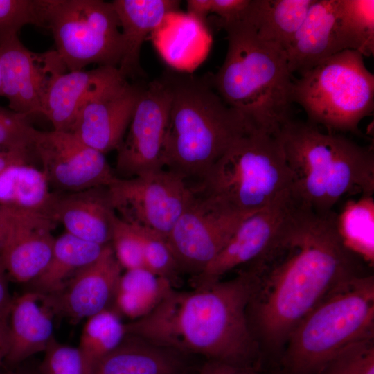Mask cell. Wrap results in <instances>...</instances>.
Wrapping results in <instances>:
<instances>
[{"label":"cell","instance_id":"cell-1","mask_svg":"<svg viewBox=\"0 0 374 374\" xmlns=\"http://www.w3.org/2000/svg\"><path fill=\"white\" fill-rule=\"evenodd\" d=\"M336 215L304 208L282 241L249 266L257 276L249 324L257 341L270 350L285 346L298 323L338 285L366 274L361 258L343 242Z\"/></svg>","mask_w":374,"mask_h":374},{"label":"cell","instance_id":"cell-2","mask_svg":"<svg viewBox=\"0 0 374 374\" xmlns=\"http://www.w3.org/2000/svg\"><path fill=\"white\" fill-rule=\"evenodd\" d=\"M256 285L247 268L191 291L172 289L148 315L125 323L127 334L206 360L258 368L260 346L248 318Z\"/></svg>","mask_w":374,"mask_h":374},{"label":"cell","instance_id":"cell-3","mask_svg":"<svg viewBox=\"0 0 374 374\" xmlns=\"http://www.w3.org/2000/svg\"><path fill=\"white\" fill-rule=\"evenodd\" d=\"M220 25L227 34L226 54L218 71L206 77L252 129L277 135L292 119L294 80L285 51L260 39L242 17Z\"/></svg>","mask_w":374,"mask_h":374},{"label":"cell","instance_id":"cell-4","mask_svg":"<svg viewBox=\"0 0 374 374\" xmlns=\"http://www.w3.org/2000/svg\"><path fill=\"white\" fill-rule=\"evenodd\" d=\"M161 77L171 92L163 166L191 185L253 129L224 102L206 75L167 69Z\"/></svg>","mask_w":374,"mask_h":374},{"label":"cell","instance_id":"cell-5","mask_svg":"<svg viewBox=\"0 0 374 374\" xmlns=\"http://www.w3.org/2000/svg\"><path fill=\"white\" fill-rule=\"evenodd\" d=\"M292 175V191L314 213L326 215L344 197L373 196L374 154L339 133L290 119L277 134Z\"/></svg>","mask_w":374,"mask_h":374},{"label":"cell","instance_id":"cell-6","mask_svg":"<svg viewBox=\"0 0 374 374\" xmlns=\"http://www.w3.org/2000/svg\"><path fill=\"white\" fill-rule=\"evenodd\" d=\"M374 337V277L363 274L335 288L290 335L284 374H319L350 344Z\"/></svg>","mask_w":374,"mask_h":374},{"label":"cell","instance_id":"cell-7","mask_svg":"<svg viewBox=\"0 0 374 374\" xmlns=\"http://www.w3.org/2000/svg\"><path fill=\"white\" fill-rule=\"evenodd\" d=\"M190 187L195 195L249 215L292 190V175L278 136L251 130Z\"/></svg>","mask_w":374,"mask_h":374},{"label":"cell","instance_id":"cell-8","mask_svg":"<svg viewBox=\"0 0 374 374\" xmlns=\"http://www.w3.org/2000/svg\"><path fill=\"white\" fill-rule=\"evenodd\" d=\"M292 103L308 122L328 132L359 133V124L374 109V75L358 51L344 50L293 81Z\"/></svg>","mask_w":374,"mask_h":374},{"label":"cell","instance_id":"cell-9","mask_svg":"<svg viewBox=\"0 0 374 374\" xmlns=\"http://www.w3.org/2000/svg\"><path fill=\"white\" fill-rule=\"evenodd\" d=\"M44 26L69 71L91 64L118 68L123 54L119 19L112 2L42 0Z\"/></svg>","mask_w":374,"mask_h":374},{"label":"cell","instance_id":"cell-10","mask_svg":"<svg viewBox=\"0 0 374 374\" xmlns=\"http://www.w3.org/2000/svg\"><path fill=\"white\" fill-rule=\"evenodd\" d=\"M108 190L121 220L166 239L193 197L188 183L164 168L132 178L117 177Z\"/></svg>","mask_w":374,"mask_h":374},{"label":"cell","instance_id":"cell-11","mask_svg":"<svg viewBox=\"0 0 374 374\" xmlns=\"http://www.w3.org/2000/svg\"><path fill=\"white\" fill-rule=\"evenodd\" d=\"M305 208L292 190L248 215L217 256L195 276V285L221 279L235 268L261 260L288 234Z\"/></svg>","mask_w":374,"mask_h":374},{"label":"cell","instance_id":"cell-12","mask_svg":"<svg viewBox=\"0 0 374 374\" xmlns=\"http://www.w3.org/2000/svg\"><path fill=\"white\" fill-rule=\"evenodd\" d=\"M247 215L193 194L166 238L179 271L201 274Z\"/></svg>","mask_w":374,"mask_h":374},{"label":"cell","instance_id":"cell-13","mask_svg":"<svg viewBox=\"0 0 374 374\" xmlns=\"http://www.w3.org/2000/svg\"><path fill=\"white\" fill-rule=\"evenodd\" d=\"M170 100V88L161 77L141 88L127 133L116 150L117 177L132 178L164 168Z\"/></svg>","mask_w":374,"mask_h":374},{"label":"cell","instance_id":"cell-14","mask_svg":"<svg viewBox=\"0 0 374 374\" xmlns=\"http://www.w3.org/2000/svg\"><path fill=\"white\" fill-rule=\"evenodd\" d=\"M33 150L50 186L57 192L109 186L117 179L105 154L71 132L38 130Z\"/></svg>","mask_w":374,"mask_h":374},{"label":"cell","instance_id":"cell-15","mask_svg":"<svg viewBox=\"0 0 374 374\" xmlns=\"http://www.w3.org/2000/svg\"><path fill=\"white\" fill-rule=\"evenodd\" d=\"M1 96L23 117L42 114L44 99L52 80L66 69L56 51L35 53L17 35L0 44Z\"/></svg>","mask_w":374,"mask_h":374},{"label":"cell","instance_id":"cell-16","mask_svg":"<svg viewBox=\"0 0 374 374\" xmlns=\"http://www.w3.org/2000/svg\"><path fill=\"white\" fill-rule=\"evenodd\" d=\"M141 88L124 78L107 86L82 106L70 132L104 154L117 150L126 134Z\"/></svg>","mask_w":374,"mask_h":374},{"label":"cell","instance_id":"cell-17","mask_svg":"<svg viewBox=\"0 0 374 374\" xmlns=\"http://www.w3.org/2000/svg\"><path fill=\"white\" fill-rule=\"evenodd\" d=\"M6 208L7 224L0 250L2 262L8 276L29 283L50 260L55 239L52 230L56 222L44 215Z\"/></svg>","mask_w":374,"mask_h":374},{"label":"cell","instance_id":"cell-18","mask_svg":"<svg viewBox=\"0 0 374 374\" xmlns=\"http://www.w3.org/2000/svg\"><path fill=\"white\" fill-rule=\"evenodd\" d=\"M122 274L109 244L95 261L78 271L60 292L50 295L57 316L76 323L112 308Z\"/></svg>","mask_w":374,"mask_h":374},{"label":"cell","instance_id":"cell-19","mask_svg":"<svg viewBox=\"0 0 374 374\" xmlns=\"http://www.w3.org/2000/svg\"><path fill=\"white\" fill-rule=\"evenodd\" d=\"M55 316L57 314L50 295L28 290L13 298L8 317V348L5 362L15 366L44 353L55 338Z\"/></svg>","mask_w":374,"mask_h":374},{"label":"cell","instance_id":"cell-20","mask_svg":"<svg viewBox=\"0 0 374 374\" xmlns=\"http://www.w3.org/2000/svg\"><path fill=\"white\" fill-rule=\"evenodd\" d=\"M339 0H314L285 51L290 72L302 75L344 51L339 26Z\"/></svg>","mask_w":374,"mask_h":374},{"label":"cell","instance_id":"cell-21","mask_svg":"<svg viewBox=\"0 0 374 374\" xmlns=\"http://www.w3.org/2000/svg\"><path fill=\"white\" fill-rule=\"evenodd\" d=\"M193 356L127 334L121 344L98 360L93 374H195Z\"/></svg>","mask_w":374,"mask_h":374},{"label":"cell","instance_id":"cell-22","mask_svg":"<svg viewBox=\"0 0 374 374\" xmlns=\"http://www.w3.org/2000/svg\"><path fill=\"white\" fill-rule=\"evenodd\" d=\"M116 217L108 186L58 193L52 212L66 233L102 246L110 244Z\"/></svg>","mask_w":374,"mask_h":374},{"label":"cell","instance_id":"cell-23","mask_svg":"<svg viewBox=\"0 0 374 374\" xmlns=\"http://www.w3.org/2000/svg\"><path fill=\"white\" fill-rule=\"evenodd\" d=\"M122 78L118 68L113 66L59 74L49 84L41 114L51 121L54 130L70 132L86 102Z\"/></svg>","mask_w":374,"mask_h":374},{"label":"cell","instance_id":"cell-24","mask_svg":"<svg viewBox=\"0 0 374 374\" xmlns=\"http://www.w3.org/2000/svg\"><path fill=\"white\" fill-rule=\"evenodd\" d=\"M114 8L119 19L123 39V54L118 66L121 75H142L140 52L148 35L179 8L175 0H114Z\"/></svg>","mask_w":374,"mask_h":374},{"label":"cell","instance_id":"cell-25","mask_svg":"<svg viewBox=\"0 0 374 374\" xmlns=\"http://www.w3.org/2000/svg\"><path fill=\"white\" fill-rule=\"evenodd\" d=\"M50 188L42 170L28 162L11 165L0 174V206L52 219L58 193Z\"/></svg>","mask_w":374,"mask_h":374},{"label":"cell","instance_id":"cell-26","mask_svg":"<svg viewBox=\"0 0 374 374\" xmlns=\"http://www.w3.org/2000/svg\"><path fill=\"white\" fill-rule=\"evenodd\" d=\"M314 0H250L242 17L264 42L285 51Z\"/></svg>","mask_w":374,"mask_h":374},{"label":"cell","instance_id":"cell-27","mask_svg":"<svg viewBox=\"0 0 374 374\" xmlns=\"http://www.w3.org/2000/svg\"><path fill=\"white\" fill-rule=\"evenodd\" d=\"M105 246L85 241L65 232L55 239L47 265L29 283L28 290L46 295L56 294L78 271L95 261Z\"/></svg>","mask_w":374,"mask_h":374},{"label":"cell","instance_id":"cell-28","mask_svg":"<svg viewBox=\"0 0 374 374\" xmlns=\"http://www.w3.org/2000/svg\"><path fill=\"white\" fill-rule=\"evenodd\" d=\"M173 283L145 268L122 274L112 308L130 321L150 313L171 292Z\"/></svg>","mask_w":374,"mask_h":374},{"label":"cell","instance_id":"cell-29","mask_svg":"<svg viewBox=\"0 0 374 374\" xmlns=\"http://www.w3.org/2000/svg\"><path fill=\"white\" fill-rule=\"evenodd\" d=\"M336 226L344 244L371 263L373 261L374 199L362 195L346 202L336 215Z\"/></svg>","mask_w":374,"mask_h":374},{"label":"cell","instance_id":"cell-30","mask_svg":"<svg viewBox=\"0 0 374 374\" xmlns=\"http://www.w3.org/2000/svg\"><path fill=\"white\" fill-rule=\"evenodd\" d=\"M127 335L125 323L113 308L105 309L87 319L78 348L92 368L116 348Z\"/></svg>","mask_w":374,"mask_h":374},{"label":"cell","instance_id":"cell-31","mask_svg":"<svg viewBox=\"0 0 374 374\" xmlns=\"http://www.w3.org/2000/svg\"><path fill=\"white\" fill-rule=\"evenodd\" d=\"M339 26L343 50L374 53V0H339Z\"/></svg>","mask_w":374,"mask_h":374},{"label":"cell","instance_id":"cell-32","mask_svg":"<svg viewBox=\"0 0 374 374\" xmlns=\"http://www.w3.org/2000/svg\"><path fill=\"white\" fill-rule=\"evenodd\" d=\"M27 24L44 26L42 0H0V44Z\"/></svg>","mask_w":374,"mask_h":374},{"label":"cell","instance_id":"cell-33","mask_svg":"<svg viewBox=\"0 0 374 374\" xmlns=\"http://www.w3.org/2000/svg\"><path fill=\"white\" fill-rule=\"evenodd\" d=\"M373 339H362L346 346L319 374H374Z\"/></svg>","mask_w":374,"mask_h":374},{"label":"cell","instance_id":"cell-34","mask_svg":"<svg viewBox=\"0 0 374 374\" xmlns=\"http://www.w3.org/2000/svg\"><path fill=\"white\" fill-rule=\"evenodd\" d=\"M136 227L142 241L145 268L173 283L180 271L166 239L153 231Z\"/></svg>","mask_w":374,"mask_h":374},{"label":"cell","instance_id":"cell-35","mask_svg":"<svg viewBox=\"0 0 374 374\" xmlns=\"http://www.w3.org/2000/svg\"><path fill=\"white\" fill-rule=\"evenodd\" d=\"M38 369L40 374H93L78 347L61 344L55 338L44 350Z\"/></svg>","mask_w":374,"mask_h":374},{"label":"cell","instance_id":"cell-36","mask_svg":"<svg viewBox=\"0 0 374 374\" xmlns=\"http://www.w3.org/2000/svg\"><path fill=\"white\" fill-rule=\"evenodd\" d=\"M110 244L122 269L145 268L143 244L137 228L121 220L117 215Z\"/></svg>","mask_w":374,"mask_h":374},{"label":"cell","instance_id":"cell-37","mask_svg":"<svg viewBox=\"0 0 374 374\" xmlns=\"http://www.w3.org/2000/svg\"><path fill=\"white\" fill-rule=\"evenodd\" d=\"M38 130L26 118L0 109V148L5 150L34 152L33 146Z\"/></svg>","mask_w":374,"mask_h":374},{"label":"cell","instance_id":"cell-38","mask_svg":"<svg viewBox=\"0 0 374 374\" xmlns=\"http://www.w3.org/2000/svg\"><path fill=\"white\" fill-rule=\"evenodd\" d=\"M250 0H211V12L216 14L220 22H229L241 17Z\"/></svg>","mask_w":374,"mask_h":374},{"label":"cell","instance_id":"cell-39","mask_svg":"<svg viewBox=\"0 0 374 374\" xmlns=\"http://www.w3.org/2000/svg\"><path fill=\"white\" fill-rule=\"evenodd\" d=\"M258 368L226 363L215 360H206L199 366L195 374H258Z\"/></svg>","mask_w":374,"mask_h":374},{"label":"cell","instance_id":"cell-40","mask_svg":"<svg viewBox=\"0 0 374 374\" xmlns=\"http://www.w3.org/2000/svg\"><path fill=\"white\" fill-rule=\"evenodd\" d=\"M12 299L8 288V274L0 254V318L8 316Z\"/></svg>","mask_w":374,"mask_h":374},{"label":"cell","instance_id":"cell-41","mask_svg":"<svg viewBox=\"0 0 374 374\" xmlns=\"http://www.w3.org/2000/svg\"><path fill=\"white\" fill-rule=\"evenodd\" d=\"M187 12L193 18L204 22L211 13V0H188Z\"/></svg>","mask_w":374,"mask_h":374},{"label":"cell","instance_id":"cell-42","mask_svg":"<svg viewBox=\"0 0 374 374\" xmlns=\"http://www.w3.org/2000/svg\"><path fill=\"white\" fill-rule=\"evenodd\" d=\"M8 317L0 318V374L1 373L2 365L6 361L8 348Z\"/></svg>","mask_w":374,"mask_h":374},{"label":"cell","instance_id":"cell-43","mask_svg":"<svg viewBox=\"0 0 374 374\" xmlns=\"http://www.w3.org/2000/svg\"><path fill=\"white\" fill-rule=\"evenodd\" d=\"M1 374H40L38 366L37 367H30L19 365L15 366V368H12L10 371H8L3 373Z\"/></svg>","mask_w":374,"mask_h":374},{"label":"cell","instance_id":"cell-44","mask_svg":"<svg viewBox=\"0 0 374 374\" xmlns=\"http://www.w3.org/2000/svg\"><path fill=\"white\" fill-rule=\"evenodd\" d=\"M8 219V211L6 208L0 206V250L1 243L6 232Z\"/></svg>","mask_w":374,"mask_h":374},{"label":"cell","instance_id":"cell-45","mask_svg":"<svg viewBox=\"0 0 374 374\" xmlns=\"http://www.w3.org/2000/svg\"><path fill=\"white\" fill-rule=\"evenodd\" d=\"M0 96H1V67H0Z\"/></svg>","mask_w":374,"mask_h":374}]
</instances>
